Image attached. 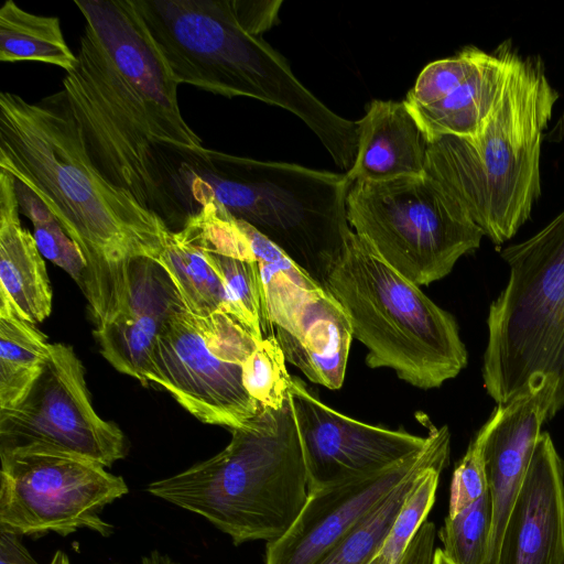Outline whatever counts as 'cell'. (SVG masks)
I'll use <instances>...</instances> for the list:
<instances>
[{
    "instance_id": "6da1fadb",
    "label": "cell",
    "mask_w": 564,
    "mask_h": 564,
    "mask_svg": "<svg viewBox=\"0 0 564 564\" xmlns=\"http://www.w3.org/2000/svg\"><path fill=\"white\" fill-rule=\"evenodd\" d=\"M74 3L85 24L63 90L87 151L107 180L180 230L176 152L204 145L182 116L178 84L132 0Z\"/></svg>"
},
{
    "instance_id": "7a4b0ae2",
    "label": "cell",
    "mask_w": 564,
    "mask_h": 564,
    "mask_svg": "<svg viewBox=\"0 0 564 564\" xmlns=\"http://www.w3.org/2000/svg\"><path fill=\"white\" fill-rule=\"evenodd\" d=\"M0 170L26 186L82 251L80 290L93 322L129 263L156 260L172 231L97 169L63 89L35 102L0 94Z\"/></svg>"
},
{
    "instance_id": "3957f363",
    "label": "cell",
    "mask_w": 564,
    "mask_h": 564,
    "mask_svg": "<svg viewBox=\"0 0 564 564\" xmlns=\"http://www.w3.org/2000/svg\"><path fill=\"white\" fill-rule=\"evenodd\" d=\"M174 198L188 218L206 199L258 230L325 288L352 229L346 174L199 148L176 152Z\"/></svg>"
},
{
    "instance_id": "277c9868",
    "label": "cell",
    "mask_w": 564,
    "mask_h": 564,
    "mask_svg": "<svg viewBox=\"0 0 564 564\" xmlns=\"http://www.w3.org/2000/svg\"><path fill=\"white\" fill-rule=\"evenodd\" d=\"M174 80L228 98L250 97L297 116L349 171L357 123L332 111L261 35L237 21L230 0H132Z\"/></svg>"
},
{
    "instance_id": "5b68a950",
    "label": "cell",
    "mask_w": 564,
    "mask_h": 564,
    "mask_svg": "<svg viewBox=\"0 0 564 564\" xmlns=\"http://www.w3.org/2000/svg\"><path fill=\"white\" fill-rule=\"evenodd\" d=\"M557 98L541 58L519 55L474 137L445 135L427 144L425 173L495 245L517 234L541 194V143Z\"/></svg>"
},
{
    "instance_id": "8992f818",
    "label": "cell",
    "mask_w": 564,
    "mask_h": 564,
    "mask_svg": "<svg viewBox=\"0 0 564 564\" xmlns=\"http://www.w3.org/2000/svg\"><path fill=\"white\" fill-rule=\"evenodd\" d=\"M148 492L202 516L239 545L284 535L310 494L290 398L261 406L213 457L148 485Z\"/></svg>"
},
{
    "instance_id": "52a82bcc",
    "label": "cell",
    "mask_w": 564,
    "mask_h": 564,
    "mask_svg": "<svg viewBox=\"0 0 564 564\" xmlns=\"http://www.w3.org/2000/svg\"><path fill=\"white\" fill-rule=\"evenodd\" d=\"M326 290L344 308L370 368H390L403 381L433 389L468 361L454 316L388 264L351 231Z\"/></svg>"
},
{
    "instance_id": "ba28073f",
    "label": "cell",
    "mask_w": 564,
    "mask_h": 564,
    "mask_svg": "<svg viewBox=\"0 0 564 564\" xmlns=\"http://www.w3.org/2000/svg\"><path fill=\"white\" fill-rule=\"evenodd\" d=\"M509 280L491 303L482 379L497 404L549 387L564 406V210L501 252Z\"/></svg>"
},
{
    "instance_id": "9c48e42d",
    "label": "cell",
    "mask_w": 564,
    "mask_h": 564,
    "mask_svg": "<svg viewBox=\"0 0 564 564\" xmlns=\"http://www.w3.org/2000/svg\"><path fill=\"white\" fill-rule=\"evenodd\" d=\"M346 205L352 231L419 286L445 278L460 257L479 248L484 236L426 173L354 182Z\"/></svg>"
},
{
    "instance_id": "30bf717a",
    "label": "cell",
    "mask_w": 564,
    "mask_h": 564,
    "mask_svg": "<svg viewBox=\"0 0 564 564\" xmlns=\"http://www.w3.org/2000/svg\"><path fill=\"white\" fill-rule=\"evenodd\" d=\"M258 343L231 315H200L183 304L159 336L148 381L165 389L200 422L231 431L261 409L242 384L243 362Z\"/></svg>"
},
{
    "instance_id": "8fae6325",
    "label": "cell",
    "mask_w": 564,
    "mask_h": 564,
    "mask_svg": "<svg viewBox=\"0 0 564 564\" xmlns=\"http://www.w3.org/2000/svg\"><path fill=\"white\" fill-rule=\"evenodd\" d=\"M67 455L110 467L127 453L126 437L95 411L74 349L50 345L44 368L24 399L0 410V455Z\"/></svg>"
},
{
    "instance_id": "7c38bea8",
    "label": "cell",
    "mask_w": 564,
    "mask_h": 564,
    "mask_svg": "<svg viewBox=\"0 0 564 564\" xmlns=\"http://www.w3.org/2000/svg\"><path fill=\"white\" fill-rule=\"evenodd\" d=\"M0 528L21 535L88 529L108 536L104 508L128 494L124 479L100 464L67 455L1 454Z\"/></svg>"
},
{
    "instance_id": "4fadbf2b",
    "label": "cell",
    "mask_w": 564,
    "mask_h": 564,
    "mask_svg": "<svg viewBox=\"0 0 564 564\" xmlns=\"http://www.w3.org/2000/svg\"><path fill=\"white\" fill-rule=\"evenodd\" d=\"M259 265L263 337L273 335L285 360L311 381L339 389L354 338L344 308L292 260Z\"/></svg>"
},
{
    "instance_id": "5bb4252c",
    "label": "cell",
    "mask_w": 564,
    "mask_h": 564,
    "mask_svg": "<svg viewBox=\"0 0 564 564\" xmlns=\"http://www.w3.org/2000/svg\"><path fill=\"white\" fill-rule=\"evenodd\" d=\"M451 433L429 426L425 446L381 471L310 491L299 517L279 540L267 543L264 564H317L341 543L411 474L448 463Z\"/></svg>"
},
{
    "instance_id": "9a60e30c",
    "label": "cell",
    "mask_w": 564,
    "mask_h": 564,
    "mask_svg": "<svg viewBox=\"0 0 564 564\" xmlns=\"http://www.w3.org/2000/svg\"><path fill=\"white\" fill-rule=\"evenodd\" d=\"M289 398L310 491L381 471L426 444V436L370 425L337 412L297 377H292Z\"/></svg>"
},
{
    "instance_id": "2e32d148",
    "label": "cell",
    "mask_w": 564,
    "mask_h": 564,
    "mask_svg": "<svg viewBox=\"0 0 564 564\" xmlns=\"http://www.w3.org/2000/svg\"><path fill=\"white\" fill-rule=\"evenodd\" d=\"M518 56L508 41L494 53L466 46L427 64L403 100L426 141L474 137L501 97Z\"/></svg>"
},
{
    "instance_id": "e0dca14e",
    "label": "cell",
    "mask_w": 564,
    "mask_h": 564,
    "mask_svg": "<svg viewBox=\"0 0 564 564\" xmlns=\"http://www.w3.org/2000/svg\"><path fill=\"white\" fill-rule=\"evenodd\" d=\"M183 304L171 276L154 259H133L118 292L95 323L100 354L119 372L149 382L159 336Z\"/></svg>"
},
{
    "instance_id": "ac0fdd59",
    "label": "cell",
    "mask_w": 564,
    "mask_h": 564,
    "mask_svg": "<svg viewBox=\"0 0 564 564\" xmlns=\"http://www.w3.org/2000/svg\"><path fill=\"white\" fill-rule=\"evenodd\" d=\"M552 402V389L543 387L519 395L507 404H497L476 434L491 500V527L485 564H498L506 527L542 433L541 427L549 420Z\"/></svg>"
},
{
    "instance_id": "d6986e66",
    "label": "cell",
    "mask_w": 564,
    "mask_h": 564,
    "mask_svg": "<svg viewBox=\"0 0 564 564\" xmlns=\"http://www.w3.org/2000/svg\"><path fill=\"white\" fill-rule=\"evenodd\" d=\"M498 564H564V462L547 432L535 444Z\"/></svg>"
},
{
    "instance_id": "ffe728a7",
    "label": "cell",
    "mask_w": 564,
    "mask_h": 564,
    "mask_svg": "<svg viewBox=\"0 0 564 564\" xmlns=\"http://www.w3.org/2000/svg\"><path fill=\"white\" fill-rule=\"evenodd\" d=\"M357 123L350 183L388 181L425 173L427 144L404 101L372 100Z\"/></svg>"
},
{
    "instance_id": "44dd1931",
    "label": "cell",
    "mask_w": 564,
    "mask_h": 564,
    "mask_svg": "<svg viewBox=\"0 0 564 564\" xmlns=\"http://www.w3.org/2000/svg\"><path fill=\"white\" fill-rule=\"evenodd\" d=\"M15 178L0 170V300L36 324L52 311V288L33 235L21 225Z\"/></svg>"
},
{
    "instance_id": "7402d4cb",
    "label": "cell",
    "mask_w": 564,
    "mask_h": 564,
    "mask_svg": "<svg viewBox=\"0 0 564 564\" xmlns=\"http://www.w3.org/2000/svg\"><path fill=\"white\" fill-rule=\"evenodd\" d=\"M155 261L169 273L189 311L200 315L224 312L232 316L221 278L187 228L171 231Z\"/></svg>"
},
{
    "instance_id": "603a6c76",
    "label": "cell",
    "mask_w": 564,
    "mask_h": 564,
    "mask_svg": "<svg viewBox=\"0 0 564 564\" xmlns=\"http://www.w3.org/2000/svg\"><path fill=\"white\" fill-rule=\"evenodd\" d=\"M46 336L0 300V410L19 404L50 355Z\"/></svg>"
},
{
    "instance_id": "cb8c5ba5",
    "label": "cell",
    "mask_w": 564,
    "mask_h": 564,
    "mask_svg": "<svg viewBox=\"0 0 564 564\" xmlns=\"http://www.w3.org/2000/svg\"><path fill=\"white\" fill-rule=\"evenodd\" d=\"M0 61L39 62L68 73L77 55L66 43L57 17L34 14L6 0L0 9Z\"/></svg>"
},
{
    "instance_id": "d4e9b609",
    "label": "cell",
    "mask_w": 564,
    "mask_h": 564,
    "mask_svg": "<svg viewBox=\"0 0 564 564\" xmlns=\"http://www.w3.org/2000/svg\"><path fill=\"white\" fill-rule=\"evenodd\" d=\"M203 248L224 282L232 316L258 341L262 340V281L259 262Z\"/></svg>"
},
{
    "instance_id": "484cf974",
    "label": "cell",
    "mask_w": 564,
    "mask_h": 564,
    "mask_svg": "<svg viewBox=\"0 0 564 564\" xmlns=\"http://www.w3.org/2000/svg\"><path fill=\"white\" fill-rule=\"evenodd\" d=\"M434 465L446 466L447 463L431 464L408 476L377 509L317 564H369L380 551L417 475Z\"/></svg>"
},
{
    "instance_id": "4316f807",
    "label": "cell",
    "mask_w": 564,
    "mask_h": 564,
    "mask_svg": "<svg viewBox=\"0 0 564 564\" xmlns=\"http://www.w3.org/2000/svg\"><path fill=\"white\" fill-rule=\"evenodd\" d=\"M15 189L20 213L31 220L33 237L41 254L63 269L82 288L86 261L79 248L55 216L25 185L17 181Z\"/></svg>"
},
{
    "instance_id": "83f0119b",
    "label": "cell",
    "mask_w": 564,
    "mask_h": 564,
    "mask_svg": "<svg viewBox=\"0 0 564 564\" xmlns=\"http://www.w3.org/2000/svg\"><path fill=\"white\" fill-rule=\"evenodd\" d=\"M491 527L489 491L454 516L437 532L442 552L453 564H485Z\"/></svg>"
},
{
    "instance_id": "f1b7e54d",
    "label": "cell",
    "mask_w": 564,
    "mask_h": 564,
    "mask_svg": "<svg viewBox=\"0 0 564 564\" xmlns=\"http://www.w3.org/2000/svg\"><path fill=\"white\" fill-rule=\"evenodd\" d=\"M445 467L430 466L417 475L378 552L387 564H399L409 544L425 522L435 502L440 476Z\"/></svg>"
},
{
    "instance_id": "f546056e",
    "label": "cell",
    "mask_w": 564,
    "mask_h": 564,
    "mask_svg": "<svg viewBox=\"0 0 564 564\" xmlns=\"http://www.w3.org/2000/svg\"><path fill=\"white\" fill-rule=\"evenodd\" d=\"M284 354L273 335L263 337L242 366V384L260 405L281 409L289 400L292 377Z\"/></svg>"
},
{
    "instance_id": "4dcf8cb0",
    "label": "cell",
    "mask_w": 564,
    "mask_h": 564,
    "mask_svg": "<svg viewBox=\"0 0 564 564\" xmlns=\"http://www.w3.org/2000/svg\"><path fill=\"white\" fill-rule=\"evenodd\" d=\"M488 491L487 478L478 437L471 440L456 465L451 482L448 514L454 516Z\"/></svg>"
},
{
    "instance_id": "1f68e13d",
    "label": "cell",
    "mask_w": 564,
    "mask_h": 564,
    "mask_svg": "<svg viewBox=\"0 0 564 564\" xmlns=\"http://www.w3.org/2000/svg\"><path fill=\"white\" fill-rule=\"evenodd\" d=\"M230 2L239 24L254 35H261L278 22L279 9L282 4L281 0H230Z\"/></svg>"
},
{
    "instance_id": "d6a6232c",
    "label": "cell",
    "mask_w": 564,
    "mask_h": 564,
    "mask_svg": "<svg viewBox=\"0 0 564 564\" xmlns=\"http://www.w3.org/2000/svg\"><path fill=\"white\" fill-rule=\"evenodd\" d=\"M20 536L14 531L0 528V564H37Z\"/></svg>"
},
{
    "instance_id": "836d02e7",
    "label": "cell",
    "mask_w": 564,
    "mask_h": 564,
    "mask_svg": "<svg viewBox=\"0 0 564 564\" xmlns=\"http://www.w3.org/2000/svg\"><path fill=\"white\" fill-rule=\"evenodd\" d=\"M432 564H453L442 552L440 547L435 549Z\"/></svg>"
},
{
    "instance_id": "e575fe53",
    "label": "cell",
    "mask_w": 564,
    "mask_h": 564,
    "mask_svg": "<svg viewBox=\"0 0 564 564\" xmlns=\"http://www.w3.org/2000/svg\"><path fill=\"white\" fill-rule=\"evenodd\" d=\"M50 564H70V562L66 553L57 551Z\"/></svg>"
},
{
    "instance_id": "d590c367",
    "label": "cell",
    "mask_w": 564,
    "mask_h": 564,
    "mask_svg": "<svg viewBox=\"0 0 564 564\" xmlns=\"http://www.w3.org/2000/svg\"><path fill=\"white\" fill-rule=\"evenodd\" d=\"M369 564H387V562L379 555L377 554L370 562Z\"/></svg>"
},
{
    "instance_id": "8d00e7d4",
    "label": "cell",
    "mask_w": 564,
    "mask_h": 564,
    "mask_svg": "<svg viewBox=\"0 0 564 564\" xmlns=\"http://www.w3.org/2000/svg\"><path fill=\"white\" fill-rule=\"evenodd\" d=\"M143 564H175V563H170V562H167V561H166L165 563H156V562H154L152 558H151V560L149 558V560H148L147 562H144Z\"/></svg>"
},
{
    "instance_id": "74e56055",
    "label": "cell",
    "mask_w": 564,
    "mask_h": 564,
    "mask_svg": "<svg viewBox=\"0 0 564 564\" xmlns=\"http://www.w3.org/2000/svg\"><path fill=\"white\" fill-rule=\"evenodd\" d=\"M558 123H560L558 126L562 127V132L564 134V116H563V119Z\"/></svg>"
}]
</instances>
